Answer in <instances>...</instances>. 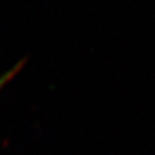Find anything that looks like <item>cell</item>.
Wrapping results in <instances>:
<instances>
[{
    "label": "cell",
    "instance_id": "1",
    "mask_svg": "<svg viewBox=\"0 0 155 155\" xmlns=\"http://www.w3.org/2000/svg\"><path fill=\"white\" fill-rule=\"evenodd\" d=\"M25 65H26V60H21L14 66H12L9 70H7L5 72H3V74L0 75V92L4 89V87H5L8 83H11L14 78L21 72V70L25 67Z\"/></svg>",
    "mask_w": 155,
    "mask_h": 155
}]
</instances>
